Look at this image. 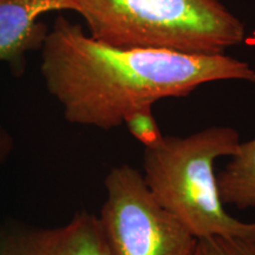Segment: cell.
<instances>
[{
    "label": "cell",
    "instance_id": "9",
    "mask_svg": "<svg viewBox=\"0 0 255 255\" xmlns=\"http://www.w3.org/2000/svg\"><path fill=\"white\" fill-rule=\"evenodd\" d=\"M191 255H255V239L201 238L197 239Z\"/></svg>",
    "mask_w": 255,
    "mask_h": 255
},
{
    "label": "cell",
    "instance_id": "10",
    "mask_svg": "<svg viewBox=\"0 0 255 255\" xmlns=\"http://www.w3.org/2000/svg\"><path fill=\"white\" fill-rule=\"evenodd\" d=\"M11 148V141H9V137L4 130L0 128V163L2 162V159L6 157L7 152ZM1 231V228H0Z\"/></svg>",
    "mask_w": 255,
    "mask_h": 255
},
{
    "label": "cell",
    "instance_id": "3",
    "mask_svg": "<svg viewBox=\"0 0 255 255\" xmlns=\"http://www.w3.org/2000/svg\"><path fill=\"white\" fill-rule=\"evenodd\" d=\"M89 36L120 47L223 55L246 32L220 0H75Z\"/></svg>",
    "mask_w": 255,
    "mask_h": 255
},
{
    "label": "cell",
    "instance_id": "1",
    "mask_svg": "<svg viewBox=\"0 0 255 255\" xmlns=\"http://www.w3.org/2000/svg\"><path fill=\"white\" fill-rule=\"evenodd\" d=\"M46 89L65 120L110 130L137 109L164 98L186 97L220 81L255 84V70L227 55H193L168 50L120 47L85 34L58 15L41 46Z\"/></svg>",
    "mask_w": 255,
    "mask_h": 255
},
{
    "label": "cell",
    "instance_id": "4",
    "mask_svg": "<svg viewBox=\"0 0 255 255\" xmlns=\"http://www.w3.org/2000/svg\"><path fill=\"white\" fill-rule=\"evenodd\" d=\"M100 221L110 255H191L197 239L152 196L139 170L115 167Z\"/></svg>",
    "mask_w": 255,
    "mask_h": 255
},
{
    "label": "cell",
    "instance_id": "2",
    "mask_svg": "<svg viewBox=\"0 0 255 255\" xmlns=\"http://www.w3.org/2000/svg\"><path fill=\"white\" fill-rule=\"evenodd\" d=\"M240 143L234 128L215 126L184 137L164 136L144 149L142 175L149 190L196 239H255V221H240L226 210L215 173V162L234 155Z\"/></svg>",
    "mask_w": 255,
    "mask_h": 255
},
{
    "label": "cell",
    "instance_id": "7",
    "mask_svg": "<svg viewBox=\"0 0 255 255\" xmlns=\"http://www.w3.org/2000/svg\"><path fill=\"white\" fill-rule=\"evenodd\" d=\"M218 186L223 205L239 209L255 207V137L241 142L221 173Z\"/></svg>",
    "mask_w": 255,
    "mask_h": 255
},
{
    "label": "cell",
    "instance_id": "6",
    "mask_svg": "<svg viewBox=\"0 0 255 255\" xmlns=\"http://www.w3.org/2000/svg\"><path fill=\"white\" fill-rule=\"evenodd\" d=\"M62 9L77 12V5L75 0H0V62L23 75L26 53L40 50L49 33L40 15Z\"/></svg>",
    "mask_w": 255,
    "mask_h": 255
},
{
    "label": "cell",
    "instance_id": "5",
    "mask_svg": "<svg viewBox=\"0 0 255 255\" xmlns=\"http://www.w3.org/2000/svg\"><path fill=\"white\" fill-rule=\"evenodd\" d=\"M0 255L110 254L100 218L82 212L62 227L1 229Z\"/></svg>",
    "mask_w": 255,
    "mask_h": 255
},
{
    "label": "cell",
    "instance_id": "8",
    "mask_svg": "<svg viewBox=\"0 0 255 255\" xmlns=\"http://www.w3.org/2000/svg\"><path fill=\"white\" fill-rule=\"evenodd\" d=\"M123 124L133 138L144 146V149L155 148L164 138L152 111V107H144L135 110L128 115Z\"/></svg>",
    "mask_w": 255,
    "mask_h": 255
}]
</instances>
